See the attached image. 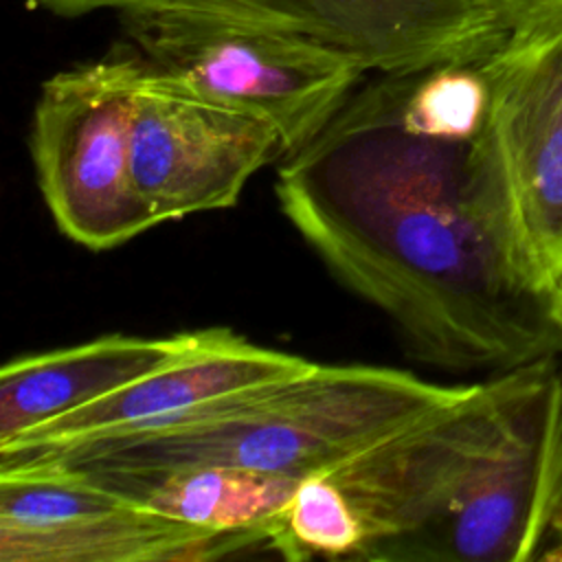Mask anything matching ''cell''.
<instances>
[{
  "mask_svg": "<svg viewBox=\"0 0 562 562\" xmlns=\"http://www.w3.org/2000/svg\"><path fill=\"white\" fill-rule=\"evenodd\" d=\"M145 64L119 55L48 77L33 108L29 149L57 228L108 250L158 226L134 182L132 123Z\"/></svg>",
  "mask_w": 562,
  "mask_h": 562,
  "instance_id": "6",
  "label": "cell"
},
{
  "mask_svg": "<svg viewBox=\"0 0 562 562\" xmlns=\"http://www.w3.org/2000/svg\"><path fill=\"white\" fill-rule=\"evenodd\" d=\"M470 143L411 127L402 75L353 90L283 156L281 213L408 353L446 371H514L562 353L549 296L505 263L465 189Z\"/></svg>",
  "mask_w": 562,
  "mask_h": 562,
  "instance_id": "1",
  "label": "cell"
},
{
  "mask_svg": "<svg viewBox=\"0 0 562 562\" xmlns=\"http://www.w3.org/2000/svg\"><path fill=\"white\" fill-rule=\"evenodd\" d=\"M481 68L490 101L465 160L468 198L514 277L562 279V22L509 40Z\"/></svg>",
  "mask_w": 562,
  "mask_h": 562,
  "instance_id": "3",
  "label": "cell"
},
{
  "mask_svg": "<svg viewBox=\"0 0 562 562\" xmlns=\"http://www.w3.org/2000/svg\"><path fill=\"white\" fill-rule=\"evenodd\" d=\"M560 364L562 353L470 384L461 397L327 472L364 531L353 560L382 562L391 547L435 522Z\"/></svg>",
  "mask_w": 562,
  "mask_h": 562,
  "instance_id": "5",
  "label": "cell"
},
{
  "mask_svg": "<svg viewBox=\"0 0 562 562\" xmlns=\"http://www.w3.org/2000/svg\"><path fill=\"white\" fill-rule=\"evenodd\" d=\"M549 305H551V316L555 321V327H558L560 340H562V279L555 283V288L549 296Z\"/></svg>",
  "mask_w": 562,
  "mask_h": 562,
  "instance_id": "16",
  "label": "cell"
},
{
  "mask_svg": "<svg viewBox=\"0 0 562 562\" xmlns=\"http://www.w3.org/2000/svg\"><path fill=\"white\" fill-rule=\"evenodd\" d=\"M487 101L481 64H446L402 75V116L430 136L472 143L483 127Z\"/></svg>",
  "mask_w": 562,
  "mask_h": 562,
  "instance_id": "13",
  "label": "cell"
},
{
  "mask_svg": "<svg viewBox=\"0 0 562 562\" xmlns=\"http://www.w3.org/2000/svg\"><path fill=\"white\" fill-rule=\"evenodd\" d=\"M209 334H110L13 358L0 371V446L169 364L200 347Z\"/></svg>",
  "mask_w": 562,
  "mask_h": 562,
  "instance_id": "10",
  "label": "cell"
},
{
  "mask_svg": "<svg viewBox=\"0 0 562 562\" xmlns=\"http://www.w3.org/2000/svg\"><path fill=\"white\" fill-rule=\"evenodd\" d=\"M167 83L268 121L283 156L305 147L367 72L349 50L301 31L193 18H121Z\"/></svg>",
  "mask_w": 562,
  "mask_h": 562,
  "instance_id": "4",
  "label": "cell"
},
{
  "mask_svg": "<svg viewBox=\"0 0 562 562\" xmlns=\"http://www.w3.org/2000/svg\"><path fill=\"white\" fill-rule=\"evenodd\" d=\"M299 483L224 465H198L119 492L182 522L270 547Z\"/></svg>",
  "mask_w": 562,
  "mask_h": 562,
  "instance_id": "12",
  "label": "cell"
},
{
  "mask_svg": "<svg viewBox=\"0 0 562 562\" xmlns=\"http://www.w3.org/2000/svg\"><path fill=\"white\" fill-rule=\"evenodd\" d=\"M61 18H193L310 33L356 55L367 70L413 75L481 64L509 31L485 0H29Z\"/></svg>",
  "mask_w": 562,
  "mask_h": 562,
  "instance_id": "7",
  "label": "cell"
},
{
  "mask_svg": "<svg viewBox=\"0 0 562 562\" xmlns=\"http://www.w3.org/2000/svg\"><path fill=\"white\" fill-rule=\"evenodd\" d=\"M272 156H283V149L268 121L180 90L145 64L132 123V169L156 224L233 206Z\"/></svg>",
  "mask_w": 562,
  "mask_h": 562,
  "instance_id": "8",
  "label": "cell"
},
{
  "mask_svg": "<svg viewBox=\"0 0 562 562\" xmlns=\"http://www.w3.org/2000/svg\"><path fill=\"white\" fill-rule=\"evenodd\" d=\"M509 35H525L562 22V0H485Z\"/></svg>",
  "mask_w": 562,
  "mask_h": 562,
  "instance_id": "15",
  "label": "cell"
},
{
  "mask_svg": "<svg viewBox=\"0 0 562 562\" xmlns=\"http://www.w3.org/2000/svg\"><path fill=\"white\" fill-rule=\"evenodd\" d=\"M544 560H562V529H560V533L555 536V540L551 542L549 551L544 553Z\"/></svg>",
  "mask_w": 562,
  "mask_h": 562,
  "instance_id": "17",
  "label": "cell"
},
{
  "mask_svg": "<svg viewBox=\"0 0 562 562\" xmlns=\"http://www.w3.org/2000/svg\"><path fill=\"white\" fill-rule=\"evenodd\" d=\"M364 542L362 525L329 474L299 483L270 549L285 560H353Z\"/></svg>",
  "mask_w": 562,
  "mask_h": 562,
  "instance_id": "14",
  "label": "cell"
},
{
  "mask_svg": "<svg viewBox=\"0 0 562 562\" xmlns=\"http://www.w3.org/2000/svg\"><path fill=\"white\" fill-rule=\"evenodd\" d=\"M255 547L134 501L132 505L46 529H0L2 562H184Z\"/></svg>",
  "mask_w": 562,
  "mask_h": 562,
  "instance_id": "11",
  "label": "cell"
},
{
  "mask_svg": "<svg viewBox=\"0 0 562 562\" xmlns=\"http://www.w3.org/2000/svg\"><path fill=\"white\" fill-rule=\"evenodd\" d=\"M468 386L391 367L314 362L149 428L0 457V465L59 463L114 490L198 465L303 481L336 470Z\"/></svg>",
  "mask_w": 562,
  "mask_h": 562,
  "instance_id": "2",
  "label": "cell"
},
{
  "mask_svg": "<svg viewBox=\"0 0 562 562\" xmlns=\"http://www.w3.org/2000/svg\"><path fill=\"white\" fill-rule=\"evenodd\" d=\"M312 364L301 356L255 345L226 327H211L209 338L193 351L0 446V457H18L99 435L149 428L209 400L292 378Z\"/></svg>",
  "mask_w": 562,
  "mask_h": 562,
  "instance_id": "9",
  "label": "cell"
}]
</instances>
